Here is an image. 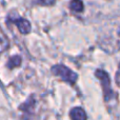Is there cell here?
I'll list each match as a JSON object with an SVG mask.
<instances>
[{"mask_svg": "<svg viewBox=\"0 0 120 120\" xmlns=\"http://www.w3.org/2000/svg\"><path fill=\"white\" fill-rule=\"evenodd\" d=\"M53 72L65 81H68V82H72V83H74L76 81V78H77L76 74L73 73L70 68H65L64 65H56L55 68H53Z\"/></svg>", "mask_w": 120, "mask_h": 120, "instance_id": "1", "label": "cell"}, {"mask_svg": "<svg viewBox=\"0 0 120 120\" xmlns=\"http://www.w3.org/2000/svg\"><path fill=\"white\" fill-rule=\"evenodd\" d=\"M14 22L17 24L19 31H20L22 34H27L30 31H31V24H30V22L27 20H25V19L19 18V19L14 20Z\"/></svg>", "mask_w": 120, "mask_h": 120, "instance_id": "2", "label": "cell"}, {"mask_svg": "<svg viewBox=\"0 0 120 120\" xmlns=\"http://www.w3.org/2000/svg\"><path fill=\"white\" fill-rule=\"evenodd\" d=\"M71 117L73 120H85V114L81 109H74L71 113Z\"/></svg>", "mask_w": 120, "mask_h": 120, "instance_id": "3", "label": "cell"}, {"mask_svg": "<svg viewBox=\"0 0 120 120\" xmlns=\"http://www.w3.org/2000/svg\"><path fill=\"white\" fill-rule=\"evenodd\" d=\"M71 8L75 12H81L83 10V4L80 0H72L71 1Z\"/></svg>", "mask_w": 120, "mask_h": 120, "instance_id": "4", "label": "cell"}, {"mask_svg": "<svg viewBox=\"0 0 120 120\" xmlns=\"http://www.w3.org/2000/svg\"><path fill=\"white\" fill-rule=\"evenodd\" d=\"M8 46V39L5 38V36L2 34V32L0 31V52L4 51L6 48Z\"/></svg>", "mask_w": 120, "mask_h": 120, "instance_id": "5", "label": "cell"}, {"mask_svg": "<svg viewBox=\"0 0 120 120\" xmlns=\"http://www.w3.org/2000/svg\"><path fill=\"white\" fill-rule=\"evenodd\" d=\"M20 61H21L20 57H18V56L13 57V58L8 61V68H15V66H18L19 64H20Z\"/></svg>", "mask_w": 120, "mask_h": 120, "instance_id": "6", "label": "cell"}, {"mask_svg": "<svg viewBox=\"0 0 120 120\" xmlns=\"http://www.w3.org/2000/svg\"><path fill=\"white\" fill-rule=\"evenodd\" d=\"M34 3L40 4V5H52L55 0H33Z\"/></svg>", "mask_w": 120, "mask_h": 120, "instance_id": "7", "label": "cell"}]
</instances>
